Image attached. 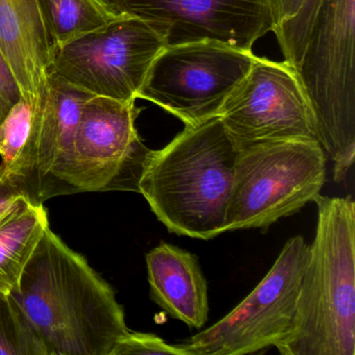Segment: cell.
<instances>
[{
  "label": "cell",
  "instance_id": "1",
  "mask_svg": "<svg viewBox=\"0 0 355 355\" xmlns=\"http://www.w3.org/2000/svg\"><path fill=\"white\" fill-rule=\"evenodd\" d=\"M11 294L49 355H111L130 330L113 288L51 227Z\"/></svg>",
  "mask_w": 355,
  "mask_h": 355
},
{
  "label": "cell",
  "instance_id": "16",
  "mask_svg": "<svg viewBox=\"0 0 355 355\" xmlns=\"http://www.w3.org/2000/svg\"><path fill=\"white\" fill-rule=\"evenodd\" d=\"M51 51L117 18L103 0H37Z\"/></svg>",
  "mask_w": 355,
  "mask_h": 355
},
{
  "label": "cell",
  "instance_id": "17",
  "mask_svg": "<svg viewBox=\"0 0 355 355\" xmlns=\"http://www.w3.org/2000/svg\"><path fill=\"white\" fill-rule=\"evenodd\" d=\"M274 34L286 63L298 65L321 0H271Z\"/></svg>",
  "mask_w": 355,
  "mask_h": 355
},
{
  "label": "cell",
  "instance_id": "15",
  "mask_svg": "<svg viewBox=\"0 0 355 355\" xmlns=\"http://www.w3.org/2000/svg\"><path fill=\"white\" fill-rule=\"evenodd\" d=\"M49 227L43 203L22 198L0 218V293L11 294L19 286L24 269Z\"/></svg>",
  "mask_w": 355,
  "mask_h": 355
},
{
  "label": "cell",
  "instance_id": "6",
  "mask_svg": "<svg viewBox=\"0 0 355 355\" xmlns=\"http://www.w3.org/2000/svg\"><path fill=\"white\" fill-rule=\"evenodd\" d=\"M163 38L138 18L119 15L51 51L49 72L92 96L136 101Z\"/></svg>",
  "mask_w": 355,
  "mask_h": 355
},
{
  "label": "cell",
  "instance_id": "9",
  "mask_svg": "<svg viewBox=\"0 0 355 355\" xmlns=\"http://www.w3.org/2000/svg\"><path fill=\"white\" fill-rule=\"evenodd\" d=\"M254 60L252 51L211 41L165 47L153 62L138 98L155 103L184 125H197L219 117Z\"/></svg>",
  "mask_w": 355,
  "mask_h": 355
},
{
  "label": "cell",
  "instance_id": "10",
  "mask_svg": "<svg viewBox=\"0 0 355 355\" xmlns=\"http://www.w3.org/2000/svg\"><path fill=\"white\" fill-rule=\"evenodd\" d=\"M219 118L239 151L276 141H318L309 101L286 61L255 57Z\"/></svg>",
  "mask_w": 355,
  "mask_h": 355
},
{
  "label": "cell",
  "instance_id": "14",
  "mask_svg": "<svg viewBox=\"0 0 355 355\" xmlns=\"http://www.w3.org/2000/svg\"><path fill=\"white\" fill-rule=\"evenodd\" d=\"M0 51L24 98L36 103L46 87L51 60L37 0H0Z\"/></svg>",
  "mask_w": 355,
  "mask_h": 355
},
{
  "label": "cell",
  "instance_id": "20",
  "mask_svg": "<svg viewBox=\"0 0 355 355\" xmlns=\"http://www.w3.org/2000/svg\"><path fill=\"white\" fill-rule=\"evenodd\" d=\"M22 97L19 83L0 51V123Z\"/></svg>",
  "mask_w": 355,
  "mask_h": 355
},
{
  "label": "cell",
  "instance_id": "4",
  "mask_svg": "<svg viewBox=\"0 0 355 355\" xmlns=\"http://www.w3.org/2000/svg\"><path fill=\"white\" fill-rule=\"evenodd\" d=\"M355 0H321L295 73L336 182L355 157Z\"/></svg>",
  "mask_w": 355,
  "mask_h": 355
},
{
  "label": "cell",
  "instance_id": "7",
  "mask_svg": "<svg viewBox=\"0 0 355 355\" xmlns=\"http://www.w3.org/2000/svg\"><path fill=\"white\" fill-rule=\"evenodd\" d=\"M301 236L284 245L257 288L227 315L180 344L187 355H244L276 347L288 334L309 259Z\"/></svg>",
  "mask_w": 355,
  "mask_h": 355
},
{
  "label": "cell",
  "instance_id": "2",
  "mask_svg": "<svg viewBox=\"0 0 355 355\" xmlns=\"http://www.w3.org/2000/svg\"><path fill=\"white\" fill-rule=\"evenodd\" d=\"M238 155L219 117L186 125L153 151L139 193L168 232L211 240L225 232Z\"/></svg>",
  "mask_w": 355,
  "mask_h": 355
},
{
  "label": "cell",
  "instance_id": "5",
  "mask_svg": "<svg viewBox=\"0 0 355 355\" xmlns=\"http://www.w3.org/2000/svg\"><path fill=\"white\" fill-rule=\"evenodd\" d=\"M326 161L315 140L276 141L239 151L225 232H266L313 202L325 184Z\"/></svg>",
  "mask_w": 355,
  "mask_h": 355
},
{
  "label": "cell",
  "instance_id": "13",
  "mask_svg": "<svg viewBox=\"0 0 355 355\" xmlns=\"http://www.w3.org/2000/svg\"><path fill=\"white\" fill-rule=\"evenodd\" d=\"M150 297L170 317L190 327L209 319L207 282L193 253L168 243L146 254Z\"/></svg>",
  "mask_w": 355,
  "mask_h": 355
},
{
  "label": "cell",
  "instance_id": "8",
  "mask_svg": "<svg viewBox=\"0 0 355 355\" xmlns=\"http://www.w3.org/2000/svg\"><path fill=\"white\" fill-rule=\"evenodd\" d=\"M135 101L91 96L83 105L73 146L62 175L64 195L128 191L139 182L153 150L136 128Z\"/></svg>",
  "mask_w": 355,
  "mask_h": 355
},
{
  "label": "cell",
  "instance_id": "21",
  "mask_svg": "<svg viewBox=\"0 0 355 355\" xmlns=\"http://www.w3.org/2000/svg\"><path fill=\"white\" fill-rule=\"evenodd\" d=\"M22 198L30 199V197L21 184L8 173L3 164H0V218Z\"/></svg>",
  "mask_w": 355,
  "mask_h": 355
},
{
  "label": "cell",
  "instance_id": "11",
  "mask_svg": "<svg viewBox=\"0 0 355 355\" xmlns=\"http://www.w3.org/2000/svg\"><path fill=\"white\" fill-rule=\"evenodd\" d=\"M114 13L143 20L166 47L221 43L252 51L257 40L274 32L271 0H103Z\"/></svg>",
  "mask_w": 355,
  "mask_h": 355
},
{
  "label": "cell",
  "instance_id": "18",
  "mask_svg": "<svg viewBox=\"0 0 355 355\" xmlns=\"http://www.w3.org/2000/svg\"><path fill=\"white\" fill-rule=\"evenodd\" d=\"M0 355H49L12 294L0 293Z\"/></svg>",
  "mask_w": 355,
  "mask_h": 355
},
{
  "label": "cell",
  "instance_id": "19",
  "mask_svg": "<svg viewBox=\"0 0 355 355\" xmlns=\"http://www.w3.org/2000/svg\"><path fill=\"white\" fill-rule=\"evenodd\" d=\"M187 355L180 345H169L153 334H141L128 330L118 340L111 355Z\"/></svg>",
  "mask_w": 355,
  "mask_h": 355
},
{
  "label": "cell",
  "instance_id": "12",
  "mask_svg": "<svg viewBox=\"0 0 355 355\" xmlns=\"http://www.w3.org/2000/svg\"><path fill=\"white\" fill-rule=\"evenodd\" d=\"M92 95L49 72L46 87L34 103L30 195L34 203H44L64 195L62 175L73 146L83 105Z\"/></svg>",
  "mask_w": 355,
  "mask_h": 355
},
{
  "label": "cell",
  "instance_id": "3",
  "mask_svg": "<svg viewBox=\"0 0 355 355\" xmlns=\"http://www.w3.org/2000/svg\"><path fill=\"white\" fill-rule=\"evenodd\" d=\"M317 227L282 355L355 354V203L319 196Z\"/></svg>",
  "mask_w": 355,
  "mask_h": 355
}]
</instances>
